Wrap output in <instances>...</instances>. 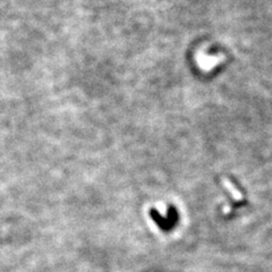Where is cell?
I'll use <instances>...</instances> for the list:
<instances>
[{"instance_id":"obj_1","label":"cell","mask_w":272,"mask_h":272,"mask_svg":"<svg viewBox=\"0 0 272 272\" xmlns=\"http://www.w3.org/2000/svg\"><path fill=\"white\" fill-rule=\"evenodd\" d=\"M150 215H151L152 220H153L156 225L159 226V228L161 230H165V232H168V230L173 228L175 222H176V219H177L176 211L174 210V208L169 209L168 217L167 218H163L158 211L154 210V209H152V210L150 211Z\"/></svg>"},{"instance_id":"obj_2","label":"cell","mask_w":272,"mask_h":272,"mask_svg":"<svg viewBox=\"0 0 272 272\" xmlns=\"http://www.w3.org/2000/svg\"><path fill=\"white\" fill-rule=\"evenodd\" d=\"M223 185L226 186L227 189H228V191L230 192V194H232L235 197V199H236V200L242 199V194L237 191V188L235 187V186L233 185V182L230 181L229 180H227V178H223Z\"/></svg>"}]
</instances>
